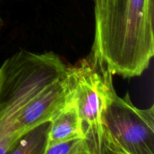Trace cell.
<instances>
[{"label":"cell","mask_w":154,"mask_h":154,"mask_svg":"<svg viewBox=\"0 0 154 154\" xmlns=\"http://www.w3.org/2000/svg\"><path fill=\"white\" fill-rule=\"evenodd\" d=\"M90 55L113 75L140 76L154 54L153 0H96Z\"/></svg>","instance_id":"1"},{"label":"cell","mask_w":154,"mask_h":154,"mask_svg":"<svg viewBox=\"0 0 154 154\" xmlns=\"http://www.w3.org/2000/svg\"><path fill=\"white\" fill-rule=\"evenodd\" d=\"M68 66L50 51H22L0 67V153L10 151L17 141L11 126L17 114L45 89L63 78Z\"/></svg>","instance_id":"2"},{"label":"cell","mask_w":154,"mask_h":154,"mask_svg":"<svg viewBox=\"0 0 154 154\" xmlns=\"http://www.w3.org/2000/svg\"><path fill=\"white\" fill-rule=\"evenodd\" d=\"M102 154H154V106L140 109L114 85L107 91L101 115Z\"/></svg>","instance_id":"3"},{"label":"cell","mask_w":154,"mask_h":154,"mask_svg":"<svg viewBox=\"0 0 154 154\" xmlns=\"http://www.w3.org/2000/svg\"><path fill=\"white\" fill-rule=\"evenodd\" d=\"M113 74L90 55L68 66L69 89L76 102L91 154H102L101 115L105 95L113 86Z\"/></svg>","instance_id":"4"},{"label":"cell","mask_w":154,"mask_h":154,"mask_svg":"<svg viewBox=\"0 0 154 154\" xmlns=\"http://www.w3.org/2000/svg\"><path fill=\"white\" fill-rule=\"evenodd\" d=\"M69 93L67 73L43 90L15 117L12 131L21 136L29 129L50 122L65 105Z\"/></svg>","instance_id":"5"},{"label":"cell","mask_w":154,"mask_h":154,"mask_svg":"<svg viewBox=\"0 0 154 154\" xmlns=\"http://www.w3.org/2000/svg\"><path fill=\"white\" fill-rule=\"evenodd\" d=\"M76 138L86 137L76 102L69 89L65 105L50 121L47 147Z\"/></svg>","instance_id":"6"},{"label":"cell","mask_w":154,"mask_h":154,"mask_svg":"<svg viewBox=\"0 0 154 154\" xmlns=\"http://www.w3.org/2000/svg\"><path fill=\"white\" fill-rule=\"evenodd\" d=\"M50 122L42 123L23 134L10 154H45L48 145Z\"/></svg>","instance_id":"7"},{"label":"cell","mask_w":154,"mask_h":154,"mask_svg":"<svg viewBox=\"0 0 154 154\" xmlns=\"http://www.w3.org/2000/svg\"><path fill=\"white\" fill-rule=\"evenodd\" d=\"M45 154H91L86 138H76L47 147Z\"/></svg>","instance_id":"8"},{"label":"cell","mask_w":154,"mask_h":154,"mask_svg":"<svg viewBox=\"0 0 154 154\" xmlns=\"http://www.w3.org/2000/svg\"><path fill=\"white\" fill-rule=\"evenodd\" d=\"M0 2H1V0H0ZM2 26H3V20L1 17V15H0V30H1Z\"/></svg>","instance_id":"9"},{"label":"cell","mask_w":154,"mask_h":154,"mask_svg":"<svg viewBox=\"0 0 154 154\" xmlns=\"http://www.w3.org/2000/svg\"><path fill=\"white\" fill-rule=\"evenodd\" d=\"M95 1H96V0H94V2H95Z\"/></svg>","instance_id":"10"}]
</instances>
